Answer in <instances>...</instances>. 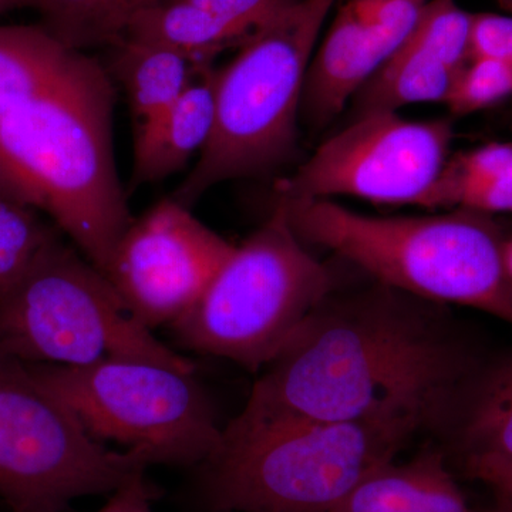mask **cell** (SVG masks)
Segmentation results:
<instances>
[{
  "label": "cell",
  "mask_w": 512,
  "mask_h": 512,
  "mask_svg": "<svg viewBox=\"0 0 512 512\" xmlns=\"http://www.w3.org/2000/svg\"><path fill=\"white\" fill-rule=\"evenodd\" d=\"M485 357L446 305L380 284L329 293L262 369L222 440L302 421L417 417L436 429Z\"/></svg>",
  "instance_id": "obj_1"
},
{
  "label": "cell",
  "mask_w": 512,
  "mask_h": 512,
  "mask_svg": "<svg viewBox=\"0 0 512 512\" xmlns=\"http://www.w3.org/2000/svg\"><path fill=\"white\" fill-rule=\"evenodd\" d=\"M113 80L80 53L59 82L0 119V177L104 275L130 227L113 148Z\"/></svg>",
  "instance_id": "obj_2"
},
{
  "label": "cell",
  "mask_w": 512,
  "mask_h": 512,
  "mask_svg": "<svg viewBox=\"0 0 512 512\" xmlns=\"http://www.w3.org/2000/svg\"><path fill=\"white\" fill-rule=\"evenodd\" d=\"M306 245L329 249L373 281L440 305L477 309L512 326L505 238L493 215L454 208L373 217L332 200H276Z\"/></svg>",
  "instance_id": "obj_3"
},
{
  "label": "cell",
  "mask_w": 512,
  "mask_h": 512,
  "mask_svg": "<svg viewBox=\"0 0 512 512\" xmlns=\"http://www.w3.org/2000/svg\"><path fill=\"white\" fill-rule=\"evenodd\" d=\"M339 0H298L218 69L214 127L173 200L192 208L211 188L268 175L298 148L306 73Z\"/></svg>",
  "instance_id": "obj_4"
},
{
  "label": "cell",
  "mask_w": 512,
  "mask_h": 512,
  "mask_svg": "<svg viewBox=\"0 0 512 512\" xmlns=\"http://www.w3.org/2000/svg\"><path fill=\"white\" fill-rule=\"evenodd\" d=\"M427 430L417 417L302 421L222 440L202 464L218 512H330Z\"/></svg>",
  "instance_id": "obj_5"
},
{
  "label": "cell",
  "mask_w": 512,
  "mask_h": 512,
  "mask_svg": "<svg viewBox=\"0 0 512 512\" xmlns=\"http://www.w3.org/2000/svg\"><path fill=\"white\" fill-rule=\"evenodd\" d=\"M335 289L332 271L275 205L171 328L184 348L259 372Z\"/></svg>",
  "instance_id": "obj_6"
},
{
  "label": "cell",
  "mask_w": 512,
  "mask_h": 512,
  "mask_svg": "<svg viewBox=\"0 0 512 512\" xmlns=\"http://www.w3.org/2000/svg\"><path fill=\"white\" fill-rule=\"evenodd\" d=\"M26 365L94 440L117 444L148 467L202 466L221 447L224 427L195 372L127 357Z\"/></svg>",
  "instance_id": "obj_7"
},
{
  "label": "cell",
  "mask_w": 512,
  "mask_h": 512,
  "mask_svg": "<svg viewBox=\"0 0 512 512\" xmlns=\"http://www.w3.org/2000/svg\"><path fill=\"white\" fill-rule=\"evenodd\" d=\"M0 355L40 365L127 357L197 369L138 322L109 278L60 238L0 298Z\"/></svg>",
  "instance_id": "obj_8"
},
{
  "label": "cell",
  "mask_w": 512,
  "mask_h": 512,
  "mask_svg": "<svg viewBox=\"0 0 512 512\" xmlns=\"http://www.w3.org/2000/svg\"><path fill=\"white\" fill-rule=\"evenodd\" d=\"M147 467L94 440L26 363L0 355V500L10 512H69Z\"/></svg>",
  "instance_id": "obj_9"
},
{
  "label": "cell",
  "mask_w": 512,
  "mask_h": 512,
  "mask_svg": "<svg viewBox=\"0 0 512 512\" xmlns=\"http://www.w3.org/2000/svg\"><path fill=\"white\" fill-rule=\"evenodd\" d=\"M450 120H409L397 111L355 117L276 184V200L359 198L380 205H416L450 157Z\"/></svg>",
  "instance_id": "obj_10"
},
{
  "label": "cell",
  "mask_w": 512,
  "mask_h": 512,
  "mask_svg": "<svg viewBox=\"0 0 512 512\" xmlns=\"http://www.w3.org/2000/svg\"><path fill=\"white\" fill-rule=\"evenodd\" d=\"M234 247L168 198L131 222L106 276L138 322L171 326L198 302Z\"/></svg>",
  "instance_id": "obj_11"
},
{
  "label": "cell",
  "mask_w": 512,
  "mask_h": 512,
  "mask_svg": "<svg viewBox=\"0 0 512 512\" xmlns=\"http://www.w3.org/2000/svg\"><path fill=\"white\" fill-rule=\"evenodd\" d=\"M460 467L512 463V349L481 362L434 430Z\"/></svg>",
  "instance_id": "obj_12"
},
{
  "label": "cell",
  "mask_w": 512,
  "mask_h": 512,
  "mask_svg": "<svg viewBox=\"0 0 512 512\" xmlns=\"http://www.w3.org/2000/svg\"><path fill=\"white\" fill-rule=\"evenodd\" d=\"M386 55L372 29L340 2L306 73L301 119L315 130L328 126L352 103Z\"/></svg>",
  "instance_id": "obj_13"
},
{
  "label": "cell",
  "mask_w": 512,
  "mask_h": 512,
  "mask_svg": "<svg viewBox=\"0 0 512 512\" xmlns=\"http://www.w3.org/2000/svg\"><path fill=\"white\" fill-rule=\"evenodd\" d=\"M217 72L208 64L170 106L138 123L131 188L160 183L180 173L210 140L215 116Z\"/></svg>",
  "instance_id": "obj_14"
},
{
  "label": "cell",
  "mask_w": 512,
  "mask_h": 512,
  "mask_svg": "<svg viewBox=\"0 0 512 512\" xmlns=\"http://www.w3.org/2000/svg\"><path fill=\"white\" fill-rule=\"evenodd\" d=\"M443 448L429 447L406 463L383 464L330 512H473Z\"/></svg>",
  "instance_id": "obj_15"
},
{
  "label": "cell",
  "mask_w": 512,
  "mask_h": 512,
  "mask_svg": "<svg viewBox=\"0 0 512 512\" xmlns=\"http://www.w3.org/2000/svg\"><path fill=\"white\" fill-rule=\"evenodd\" d=\"M111 47L107 73L126 93L137 124L170 106L208 64L177 50L123 39Z\"/></svg>",
  "instance_id": "obj_16"
},
{
  "label": "cell",
  "mask_w": 512,
  "mask_h": 512,
  "mask_svg": "<svg viewBox=\"0 0 512 512\" xmlns=\"http://www.w3.org/2000/svg\"><path fill=\"white\" fill-rule=\"evenodd\" d=\"M45 26H0V119L35 99L80 56Z\"/></svg>",
  "instance_id": "obj_17"
},
{
  "label": "cell",
  "mask_w": 512,
  "mask_h": 512,
  "mask_svg": "<svg viewBox=\"0 0 512 512\" xmlns=\"http://www.w3.org/2000/svg\"><path fill=\"white\" fill-rule=\"evenodd\" d=\"M458 73L433 53L402 42L352 100L353 119L373 111L399 113L413 104L446 103Z\"/></svg>",
  "instance_id": "obj_18"
},
{
  "label": "cell",
  "mask_w": 512,
  "mask_h": 512,
  "mask_svg": "<svg viewBox=\"0 0 512 512\" xmlns=\"http://www.w3.org/2000/svg\"><path fill=\"white\" fill-rule=\"evenodd\" d=\"M123 37L170 47L202 63H214L225 50L245 43L231 26L191 0H158L138 10Z\"/></svg>",
  "instance_id": "obj_19"
},
{
  "label": "cell",
  "mask_w": 512,
  "mask_h": 512,
  "mask_svg": "<svg viewBox=\"0 0 512 512\" xmlns=\"http://www.w3.org/2000/svg\"><path fill=\"white\" fill-rule=\"evenodd\" d=\"M158 0H36L43 26L70 49L107 45L121 39L127 23Z\"/></svg>",
  "instance_id": "obj_20"
},
{
  "label": "cell",
  "mask_w": 512,
  "mask_h": 512,
  "mask_svg": "<svg viewBox=\"0 0 512 512\" xmlns=\"http://www.w3.org/2000/svg\"><path fill=\"white\" fill-rule=\"evenodd\" d=\"M56 238L35 208L0 195V298L25 278Z\"/></svg>",
  "instance_id": "obj_21"
},
{
  "label": "cell",
  "mask_w": 512,
  "mask_h": 512,
  "mask_svg": "<svg viewBox=\"0 0 512 512\" xmlns=\"http://www.w3.org/2000/svg\"><path fill=\"white\" fill-rule=\"evenodd\" d=\"M473 13L456 0H429L403 42L433 53L448 67L461 72L471 60Z\"/></svg>",
  "instance_id": "obj_22"
},
{
  "label": "cell",
  "mask_w": 512,
  "mask_h": 512,
  "mask_svg": "<svg viewBox=\"0 0 512 512\" xmlns=\"http://www.w3.org/2000/svg\"><path fill=\"white\" fill-rule=\"evenodd\" d=\"M512 97V64L474 57L454 80L446 106L453 116H468Z\"/></svg>",
  "instance_id": "obj_23"
},
{
  "label": "cell",
  "mask_w": 512,
  "mask_h": 512,
  "mask_svg": "<svg viewBox=\"0 0 512 512\" xmlns=\"http://www.w3.org/2000/svg\"><path fill=\"white\" fill-rule=\"evenodd\" d=\"M375 33L389 57L406 39L429 0H340Z\"/></svg>",
  "instance_id": "obj_24"
},
{
  "label": "cell",
  "mask_w": 512,
  "mask_h": 512,
  "mask_svg": "<svg viewBox=\"0 0 512 512\" xmlns=\"http://www.w3.org/2000/svg\"><path fill=\"white\" fill-rule=\"evenodd\" d=\"M231 26L242 39L264 28L298 0H191Z\"/></svg>",
  "instance_id": "obj_25"
},
{
  "label": "cell",
  "mask_w": 512,
  "mask_h": 512,
  "mask_svg": "<svg viewBox=\"0 0 512 512\" xmlns=\"http://www.w3.org/2000/svg\"><path fill=\"white\" fill-rule=\"evenodd\" d=\"M490 57L512 64V15L473 13L471 59Z\"/></svg>",
  "instance_id": "obj_26"
},
{
  "label": "cell",
  "mask_w": 512,
  "mask_h": 512,
  "mask_svg": "<svg viewBox=\"0 0 512 512\" xmlns=\"http://www.w3.org/2000/svg\"><path fill=\"white\" fill-rule=\"evenodd\" d=\"M457 208H467L491 215L512 212V160L503 173L493 181L464 194L458 201Z\"/></svg>",
  "instance_id": "obj_27"
},
{
  "label": "cell",
  "mask_w": 512,
  "mask_h": 512,
  "mask_svg": "<svg viewBox=\"0 0 512 512\" xmlns=\"http://www.w3.org/2000/svg\"><path fill=\"white\" fill-rule=\"evenodd\" d=\"M154 497L156 491L148 484L146 471H140L113 491L109 501L96 512H153Z\"/></svg>",
  "instance_id": "obj_28"
},
{
  "label": "cell",
  "mask_w": 512,
  "mask_h": 512,
  "mask_svg": "<svg viewBox=\"0 0 512 512\" xmlns=\"http://www.w3.org/2000/svg\"><path fill=\"white\" fill-rule=\"evenodd\" d=\"M464 476L493 491L494 500L512 507V463H480L461 468Z\"/></svg>",
  "instance_id": "obj_29"
},
{
  "label": "cell",
  "mask_w": 512,
  "mask_h": 512,
  "mask_svg": "<svg viewBox=\"0 0 512 512\" xmlns=\"http://www.w3.org/2000/svg\"><path fill=\"white\" fill-rule=\"evenodd\" d=\"M36 8V0H0V15L10 10Z\"/></svg>",
  "instance_id": "obj_30"
},
{
  "label": "cell",
  "mask_w": 512,
  "mask_h": 512,
  "mask_svg": "<svg viewBox=\"0 0 512 512\" xmlns=\"http://www.w3.org/2000/svg\"><path fill=\"white\" fill-rule=\"evenodd\" d=\"M504 261L505 268H507L508 276H510L512 282V238L505 239Z\"/></svg>",
  "instance_id": "obj_31"
},
{
  "label": "cell",
  "mask_w": 512,
  "mask_h": 512,
  "mask_svg": "<svg viewBox=\"0 0 512 512\" xmlns=\"http://www.w3.org/2000/svg\"><path fill=\"white\" fill-rule=\"evenodd\" d=\"M495 2L507 15H512V0H495Z\"/></svg>",
  "instance_id": "obj_32"
},
{
  "label": "cell",
  "mask_w": 512,
  "mask_h": 512,
  "mask_svg": "<svg viewBox=\"0 0 512 512\" xmlns=\"http://www.w3.org/2000/svg\"><path fill=\"white\" fill-rule=\"evenodd\" d=\"M473 512H507L503 505L494 503L493 507L487 508V510H474Z\"/></svg>",
  "instance_id": "obj_33"
},
{
  "label": "cell",
  "mask_w": 512,
  "mask_h": 512,
  "mask_svg": "<svg viewBox=\"0 0 512 512\" xmlns=\"http://www.w3.org/2000/svg\"><path fill=\"white\" fill-rule=\"evenodd\" d=\"M0 195H5V197H10L8 190H6L5 184H3L2 177H0ZM12 198V197H10Z\"/></svg>",
  "instance_id": "obj_34"
},
{
  "label": "cell",
  "mask_w": 512,
  "mask_h": 512,
  "mask_svg": "<svg viewBox=\"0 0 512 512\" xmlns=\"http://www.w3.org/2000/svg\"><path fill=\"white\" fill-rule=\"evenodd\" d=\"M494 503L503 505V507L505 508V510H507V512H512V507H510V505L503 504V503H500V501H495V500H494Z\"/></svg>",
  "instance_id": "obj_35"
}]
</instances>
